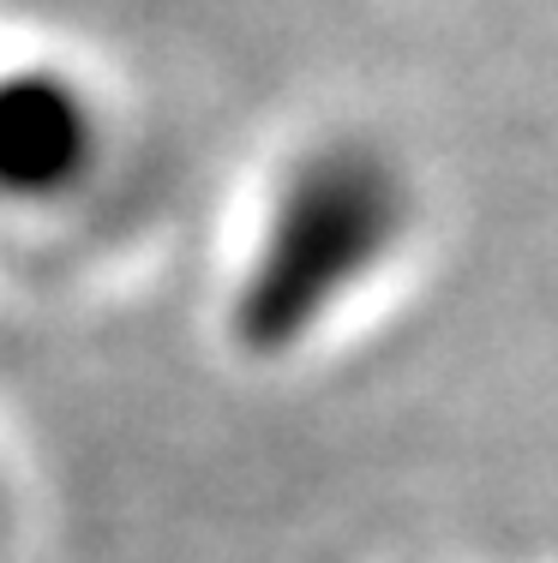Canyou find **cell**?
<instances>
[{
	"instance_id": "obj_1",
	"label": "cell",
	"mask_w": 558,
	"mask_h": 563,
	"mask_svg": "<svg viewBox=\"0 0 558 563\" xmlns=\"http://www.w3.org/2000/svg\"><path fill=\"white\" fill-rule=\"evenodd\" d=\"M97 102L73 73L43 60L0 66V205H48L97 163Z\"/></svg>"
}]
</instances>
